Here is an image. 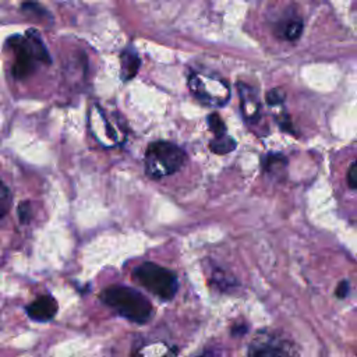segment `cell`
Wrapping results in <instances>:
<instances>
[{
  "label": "cell",
  "mask_w": 357,
  "mask_h": 357,
  "mask_svg": "<svg viewBox=\"0 0 357 357\" xmlns=\"http://www.w3.org/2000/svg\"><path fill=\"white\" fill-rule=\"evenodd\" d=\"M185 152L169 141L151 142L145 151V173L155 180L178 172L185 163Z\"/></svg>",
  "instance_id": "3957f363"
},
{
  "label": "cell",
  "mask_w": 357,
  "mask_h": 357,
  "mask_svg": "<svg viewBox=\"0 0 357 357\" xmlns=\"http://www.w3.org/2000/svg\"><path fill=\"white\" fill-rule=\"evenodd\" d=\"M237 88H238L240 105H241V112L244 119L248 121H257L261 114L258 91L254 86L243 82H238Z\"/></svg>",
  "instance_id": "52a82bcc"
},
{
  "label": "cell",
  "mask_w": 357,
  "mask_h": 357,
  "mask_svg": "<svg viewBox=\"0 0 357 357\" xmlns=\"http://www.w3.org/2000/svg\"><path fill=\"white\" fill-rule=\"evenodd\" d=\"M208 126H209V130L213 132V137L215 135H222V134H226V126L223 123V120L220 119V116L218 113H211L208 116Z\"/></svg>",
  "instance_id": "5bb4252c"
},
{
  "label": "cell",
  "mask_w": 357,
  "mask_h": 357,
  "mask_svg": "<svg viewBox=\"0 0 357 357\" xmlns=\"http://www.w3.org/2000/svg\"><path fill=\"white\" fill-rule=\"evenodd\" d=\"M25 312L33 321H50L57 312V301L52 296H40L25 307Z\"/></svg>",
  "instance_id": "ba28073f"
},
{
  "label": "cell",
  "mask_w": 357,
  "mask_h": 357,
  "mask_svg": "<svg viewBox=\"0 0 357 357\" xmlns=\"http://www.w3.org/2000/svg\"><path fill=\"white\" fill-rule=\"evenodd\" d=\"M304 24L303 20L296 14H287L282 17L275 25V33L283 40L293 42L301 36Z\"/></svg>",
  "instance_id": "9c48e42d"
},
{
  "label": "cell",
  "mask_w": 357,
  "mask_h": 357,
  "mask_svg": "<svg viewBox=\"0 0 357 357\" xmlns=\"http://www.w3.org/2000/svg\"><path fill=\"white\" fill-rule=\"evenodd\" d=\"M236 141L234 138H231L227 132L222 134V135H215L213 139L209 142V148L212 152L218 153V155H223V153H229L236 148Z\"/></svg>",
  "instance_id": "7c38bea8"
},
{
  "label": "cell",
  "mask_w": 357,
  "mask_h": 357,
  "mask_svg": "<svg viewBox=\"0 0 357 357\" xmlns=\"http://www.w3.org/2000/svg\"><path fill=\"white\" fill-rule=\"evenodd\" d=\"M284 98H286V93L280 88H273L266 93V103L271 106H276L283 103Z\"/></svg>",
  "instance_id": "2e32d148"
},
{
  "label": "cell",
  "mask_w": 357,
  "mask_h": 357,
  "mask_svg": "<svg viewBox=\"0 0 357 357\" xmlns=\"http://www.w3.org/2000/svg\"><path fill=\"white\" fill-rule=\"evenodd\" d=\"M18 218L21 223H28L31 218V206L28 202H21L18 206Z\"/></svg>",
  "instance_id": "d6986e66"
},
{
  "label": "cell",
  "mask_w": 357,
  "mask_h": 357,
  "mask_svg": "<svg viewBox=\"0 0 357 357\" xmlns=\"http://www.w3.org/2000/svg\"><path fill=\"white\" fill-rule=\"evenodd\" d=\"M245 332H247V326H245L244 324H241V325H234V326H233V331H231V333L236 335V336H241V335H244Z\"/></svg>",
  "instance_id": "44dd1931"
},
{
  "label": "cell",
  "mask_w": 357,
  "mask_h": 357,
  "mask_svg": "<svg viewBox=\"0 0 357 357\" xmlns=\"http://www.w3.org/2000/svg\"><path fill=\"white\" fill-rule=\"evenodd\" d=\"M7 43L14 53L11 74L15 79H25L36 73L40 66L52 63L49 50L35 29H28L22 35H14Z\"/></svg>",
  "instance_id": "6da1fadb"
},
{
  "label": "cell",
  "mask_w": 357,
  "mask_h": 357,
  "mask_svg": "<svg viewBox=\"0 0 357 357\" xmlns=\"http://www.w3.org/2000/svg\"><path fill=\"white\" fill-rule=\"evenodd\" d=\"M99 297L119 315L132 322L144 324L152 315L151 301L132 287L112 286L103 290Z\"/></svg>",
  "instance_id": "7a4b0ae2"
},
{
  "label": "cell",
  "mask_w": 357,
  "mask_h": 357,
  "mask_svg": "<svg viewBox=\"0 0 357 357\" xmlns=\"http://www.w3.org/2000/svg\"><path fill=\"white\" fill-rule=\"evenodd\" d=\"M178 349L176 346L163 342H152L137 350L134 357H176Z\"/></svg>",
  "instance_id": "8fae6325"
},
{
  "label": "cell",
  "mask_w": 357,
  "mask_h": 357,
  "mask_svg": "<svg viewBox=\"0 0 357 357\" xmlns=\"http://www.w3.org/2000/svg\"><path fill=\"white\" fill-rule=\"evenodd\" d=\"M347 184L351 190L357 191V160L351 163L347 170Z\"/></svg>",
  "instance_id": "e0dca14e"
},
{
  "label": "cell",
  "mask_w": 357,
  "mask_h": 357,
  "mask_svg": "<svg viewBox=\"0 0 357 357\" xmlns=\"http://www.w3.org/2000/svg\"><path fill=\"white\" fill-rule=\"evenodd\" d=\"M198 357H230L225 349L219 347H208Z\"/></svg>",
  "instance_id": "ac0fdd59"
},
{
  "label": "cell",
  "mask_w": 357,
  "mask_h": 357,
  "mask_svg": "<svg viewBox=\"0 0 357 357\" xmlns=\"http://www.w3.org/2000/svg\"><path fill=\"white\" fill-rule=\"evenodd\" d=\"M132 276L142 287L162 300H172L178 289L176 275L153 262L141 264L134 269Z\"/></svg>",
  "instance_id": "5b68a950"
},
{
  "label": "cell",
  "mask_w": 357,
  "mask_h": 357,
  "mask_svg": "<svg viewBox=\"0 0 357 357\" xmlns=\"http://www.w3.org/2000/svg\"><path fill=\"white\" fill-rule=\"evenodd\" d=\"M347 293H349V284H347V282L339 283V286H337V289H336V296L340 297V298H343V297H346Z\"/></svg>",
  "instance_id": "ffe728a7"
},
{
  "label": "cell",
  "mask_w": 357,
  "mask_h": 357,
  "mask_svg": "<svg viewBox=\"0 0 357 357\" xmlns=\"http://www.w3.org/2000/svg\"><path fill=\"white\" fill-rule=\"evenodd\" d=\"M187 86L191 95L205 106L222 107L230 99L229 82L220 75L190 70Z\"/></svg>",
  "instance_id": "277c9868"
},
{
  "label": "cell",
  "mask_w": 357,
  "mask_h": 357,
  "mask_svg": "<svg viewBox=\"0 0 357 357\" xmlns=\"http://www.w3.org/2000/svg\"><path fill=\"white\" fill-rule=\"evenodd\" d=\"M291 340L269 331L258 332L248 344V357H294Z\"/></svg>",
  "instance_id": "8992f818"
},
{
  "label": "cell",
  "mask_w": 357,
  "mask_h": 357,
  "mask_svg": "<svg viewBox=\"0 0 357 357\" xmlns=\"http://www.w3.org/2000/svg\"><path fill=\"white\" fill-rule=\"evenodd\" d=\"M141 66V59L138 56V52L132 46H127L120 53V78L121 81H130L132 79Z\"/></svg>",
  "instance_id": "30bf717a"
},
{
  "label": "cell",
  "mask_w": 357,
  "mask_h": 357,
  "mask_svg": "<svg viewBox=\"0 0 357 357\" xmlns=\"http://www.w3.org/2000/svg\"><path fill=\"white\" fill-rule=\"evenodd\" d=\"M286 158H283V155L280 153H269L265 156L264 160V167L268 173H278L280 172L284 166H286Z\"/></svg>",
  "instance_id": "4fadbf2b"
},
{
  "label": "cell",
  "mask_w": 357,
  "mask_h": 357,
  "mask_svg": "<svg viewBox=\"0 0 357 357\" xmlns=\"http://www.w3.org/2000/svg\"><path fill=\"white\" fill-rule=\"evenodd\" d=\"M11 205V195L4 183L0 185V218H4Z\"/></svg>",
  "instance_id": "9a60e30c"
}]
</instances>
